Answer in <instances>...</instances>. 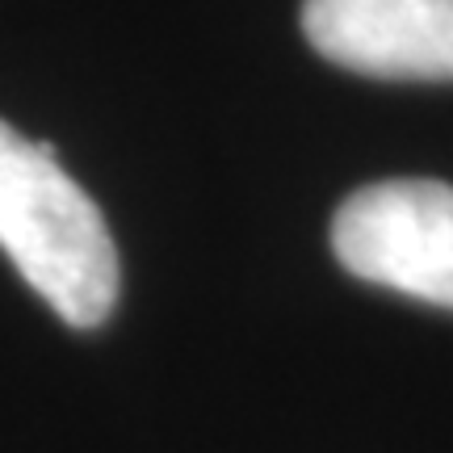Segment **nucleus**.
Instances as JSON below:
<instances>
[{"label":"nucleus","mask_w":453,"mask_h":453,"mask_svg":"<svg viewBox=\"0 0 453 453\" xmlns=\"http://www.w3.org/2000/svg\"><path fill=\"white\" fill-rule=\"evenodd\" d=\"M0 248L72 327H97L118 303V248L97 202L55 147L0 122Z\"/></svg>","instance_id":"1"},{"label":"nucleus","mask_w":453,"mask_h":453,"mask_svg":"<svg viewBox=\"0 0 453 453\" xmlns=\"http://www.w3.org/2000/svg\"><path fill=\"white\" fill-rule=\"evenodd\" d=\"M332 252L361 281L453 311V185L378 180L344 197Z\"/></svg>","instance_id":"2"},{"label":"nucleus","mask_w":453,"mask_h":453,"mask_svg":"<svg viewBox=\"0 0 453 453\" xmlns=\"http://www.w3.org/2000/svg\"><path fill=\"white\" fill-rule=\"evenodd\" d=\"M327 64L373 81H453V0H303Z\"/></svg>","instance_id":"3"}]
</instances>
